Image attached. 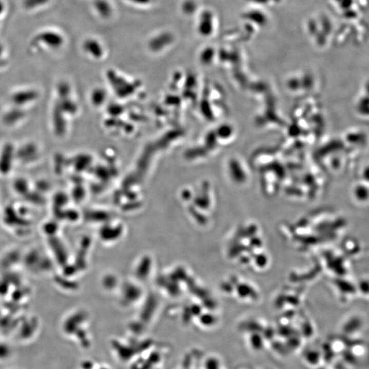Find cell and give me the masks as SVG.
Masks as SVG:
<instances>
[{
    "mask_svg": "<svg viewBox=\"0 0 369 369\" xmlns=\"http://www.w3.org/2000/svg\"><path fill=\"white\" fill-rule=\"evenodd\" d=\"M93 6L96 13L104 20L110 18L114 12L112 4L108 0H94Z\"/></svg>",
    "mask_w": 369,
    "mask_h": 369,
    "instance_id": "obj_3",
    "label": "cell"
},
{
    "mask_svg": "<svg viewBox=\"0 0 369 369\" xmlns=\"http://www.w3.org/2000/svg\"><path fill=\"white\" fill-rule=\"evenodd\" d=\"M128 1L136 5L146 6L151 3L152 0H128Z\"/></svg>",
    "mask_w": 369,
    "mask_h": 369,
    "instance_id": "obj_5",
    "label": "cell"
},
{
    "mask_svg": "<svg viewBox=\"0 0 369 369\" xmlns=\"http://www.w3.org/2000/svg\"><path fill=\"white\" fill-rule=\"evenodd\" d=\"M354 196L360 201H365L369 198V189L364 185H358L354 189Z\"/></svg>",
    "mask_w": 369,
    "mask_h": 369,
    "instance_id": "obj_4",
    "label": "cell"
},
{
    "mask_svg": "<svg viewBox=\"0 0 369 369\" xmlns=\"http://www.w3.org/2000/svg\"><path fill=\"white\" fill-rule=\"evenodd\" d=\"M83 49L88 55L94 59H101L104 55V47L96 38L86 39L83 43Z\"/></svg>",
    "mask_w": 369,
    "mask_h": 369,
    "instance_id": "obj_2",
    "label": "cell"
},
{
    "mask_svg": "<svg viewBox=\"0 0 369 369\" xmlns=\"http://www.w3.org/2000/svg\"><path fill=\"white\" fill-rule=\"evenodd\" d=\"M174 41V36L170 32H163L156 35L148 41V48L152 52L158 53L172 45Z\"/></svg>",
    "mask_w": 369,
    "mask_h": 369,
    "instance_id": "obj_1",
    "label": "cell"
}]
</instances>
